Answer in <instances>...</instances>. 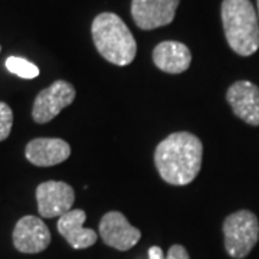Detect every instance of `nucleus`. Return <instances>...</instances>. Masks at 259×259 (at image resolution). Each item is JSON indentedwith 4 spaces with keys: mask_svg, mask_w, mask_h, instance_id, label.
I'll return each instance as SVG.
<instances>
[{
    "mask_svg": "<svg viewBox=\"0 0 259 259\" xmlns=\"http://www.w3.org/2000/svg\"><path fill=\"white\" fill-rule=\"evenodd\" d=\"M75 88L72 83L58 79L51 83L48 88L42 90L37 94L33 108H32V117L37 124H45L55 118L64 108L69 107L75 100Z\"/></svg>",
    "mask_w": 259,
    "mask_h": 259,
    "instance_id": "nucleus-5",
    "label": "nucleus"
},
{
    "mask_svg": "<svg viewBox=\"0 0 259 259\" xmlns=\"http://www.w3.org/2000/svg\"><path fill=\"white\" fill-rule=\"evenodd\" d=\"M236 117L249 125H259V88L249 81L232 83L226 94Z\"/></svg>",
    "mask_w": 259,
    "mask_h": 259,
    "instance_id": "nucleus-10",
    "label": "nucleus"
},
{
    "mask_svg": "<svg viewBox=\"0 0 259 259\" xmlns=\"http://www.w3.org/2000/svg\"><path fill=\"white\" fill-rule=\"evenodd\" d=\"M221 15L232 51L241 56L253 55L259 49V16L250 0H223Z\"/></svg>",
    "mask_w": 259,
    "mask_h": 259,
    "instance_id": "nucleus-3",
    "label": "nucleus"
},
{
    "mask_svg": "<svg viewBox=\"0 0 259 259\" xmlns=\"http://www.w3.org/2000/svg\"><path fill=\"white\" fill-rule=\"evenodd\" d=\"M180 0H133L131 16L134 23L143 30H153L170 25Z\"/></svg>",
    "mask_w": 259,
    "mask_h": 259,
    "instance_id": "nucleus-7",
    "label": "nucleus"
},
{
    "mask_svg": "<svg viewBox=\"0 0 259 259\" xmlns=\"http://www.w3.org/2000/svg\"><path fill=\"white\" fill-rule=\"evenodd\" d=\"M87 213L81 209H71L58 221V232L74 249H87L95 245L98 235L94 229L83 228Z\"/></svg>",
    "mask_w": 259,
    "mask_h": 259,
    "instance_id": "nucleus-12",
    "label": "nucleus"
},
{
    "mask_svg": "<svg viewBox=\"0 0 259 259\" xmlns=\"http://www.w3.org/2000/svg\"><path fill=\"white\" fill-rule=\"evenodd\" d=\"M203 144L192 133L167 136L156 148L154 163L160 177L173 186L192 183L202 168Z\"/></svg>",
    "mask_w": 259,
    "mask_h": 259,
    "instance_id": "nucleus-1",
    "label": "nucleus"
},
{
    "mask_svg": "<svg viewBox=\"0 0 259 259\" xmlns=\"http://www.w3.org/2000/svg\"><path fill=\"white\" fill-rule=\"evenodd\" d=\"M52 241L45 222L36 216H23L13 229V245L22 253H39Z\"/></svg>",
    "mask_w": 259,
    "mask_h": 259,
    "instance_id": "nucleus-9",
    "label": "nucleus"
},
{
    "mask_svg": "<svg viewBox=\"0 0 259 259\" xmlns=\"http://www.w3.org/2000/svg\"><path fill=\"white\" fill-rule=\"evenodd\" d=\"M164 259H190L187 250H186L185 246L182 245H173L170 246V249L167 252L166 258Z\"/></svg>",
    "mask_w": 259,
    "mask_h": 259,
    "instance_id": "nucleus-16",
    "label": "nucleus"
},
{
    "mask_svg": "<svg viewBox=\"0 0 259 259\" xmlns=\"http://www.w3.org/2000/svg\"><path fill=\"white\" fill-rule=\"evenodd\" d=\"M223 235L225 248L232 258H245L259 239L258 218L249 210L232 213L223 222Z\"/></svg>",
    "mask_w": 259,
    "mask_h": 259,
    "instance_id": "nucleus-4",
    "label": "nucleus"
},
{
    "mask_svg": "<svg viewBox=\"0 0 259 259\" xmlns=\"http://www.w3.org/2000/svg\"><path fill=\"white\" fill-rule=\"evenodd\" d=\"M258 16H259V0H258Z\"/></svg>",
    "mask_w": 259,
    "mask_h": 259,
    "instance_id": "nucleus-18",
    "label": "nucleus"
},
{
    "mask_svg": "<svg viewBox=\"0 0 259 259\" xmlns=\"http://www.w3.org/2000/svg\"><path fill=\"white\" fill-rule=\"evenodd\" d=\"M13 125V111L6 102L0 101V141L10 136Z\"/></svg>",
    "mask_w": 259,
    "mask_h": 259,
    "instance_id": "nucleus-15",
    "label": "nucleus"
},
{
    "mask_svg": "<svg viewBox=\"0 0 259 259\" xmlns=\"http://www.w3.org/2000/svg\"><path fill=\"white\" fill-rule=\"evenodd\" d=\"M100 236L105 245L117 250H128L141 239V232L131 226L121 212L105 213L100 222Z\"/></svg>",
    "mask_w": 259,
    "mask_h": 259,
    "instance_id": "nucleus-8",
    "label": "nucleus"
},
{
    "mask_svg": "<svg viewBox=\"0 0 259 259\" xmlns=\"http://www.w3.org/2000/svg\"><path fill=\"white\" fill-rule=\"evenodd\" d=\"M37 212L45 219L61 218L72 209L74 189L65 182L49 180L36 187Z\"/></svg>",
    "mask_w": 259,
    "mask_h": 259,
    "instance_id": "nucleus-6",
    "label": "nucleus"
},
{
    "mask_svg": "<svg viewBox=\"0 0 259 259\" xmlns=\"http://www.w3.org/2000/svg\"><path fill=\"white\" fill-rule=\"evenodd\" d=\"M94 44L100 55L117 66L130 65L137 54V42L124 20L111 12L100 13L91 26Z\"/></svg>",
    "mask_w": 259,
    "mask_h": 259,
    "instance_id": "nucleus-2",
    "label": "nucleus"
},
{
    "mask_svg": "<svg viewBox=\"0 0 259 259\" xmlns=\"http://www.w3.org/2000/svg\"><path fill=\"white\" fill-rule=\"evenodd\" d=\"M153 62L167 74H182L192 64V52L182 42L164 40L153 51Z\"/></svg>",
    "mask_w": 259,
    "mask_h": 259,
    "instance_id": "nucleus-13",
    "label": "nucleus"
},
{
    "mask_svg": "<svg viewBox=\"0 0 259 259\" xmlns=\"http://www.w3.org/2000/svg\"><path fill=\"white\" fill-rule=\"evenodd\" d=\"M25 156L37 167L56 166L71 156V146L61 139H35L28 143Z\"/></svg>",
    "mask_w": 259,
    "mask_h": 259,
    "instance_id": "nucleus-11",
    "label": "nucleus"
},
{
    "mask_svg": "<svg viewBox=\"0 0 259 259\" xmlns=\"http://www.w3.org/2000/svg\"><path fill=\"white\" fill-rule=\"evenodd\" d=\"M166 255L160 246H151L148 249V259H164Z\"/></svg>",
    "mask_w": 259,
    "mask_h": 259,
    "instance_id": "nucleus-17",
    "label": "nucleus"
},
{
    "mask_svg": "<svg viewBox=\"0 0 259 259\" xmlns=\"http://www.w3.org/2000/svg\"><path fill=\"white\" fill-rule=\"evenodd\" d=\"M0 52H2V47H0Z\"/></svg>",
    "mask_w": 259,
    "mask_h": 259,
    "instance_id": "nucleus-19",
    "label": "nucleus"
},
{
    "mask_svg": "<svg viewBox=\"0 0 259 259\" xmlns=\"http://www.w3.org/2000/svg\"><path fill=\"white\" fill-rule=\"evenodd\" d=\"M6 68L10 74L16 75L23 79H33L39 75V68L36 65L29 62L25 58H19V56H9L6 59Z\"/></svg>",
    "mask_w": 259,
    "mask_h": 259,
    "instance_id": "nucleus-14",
    "label": "nucleus"
}]
</instances>
